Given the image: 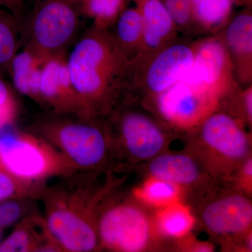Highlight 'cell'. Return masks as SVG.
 <instances>
[{"label":"cell","mask_w":252,"mask_h":252,"mask_svg":"<svg viewBox=\"0 0 252 252\" xmlns=\"http://www.w3.org/2000/svg\"><path fill=\"white\" fill-rule=\"evenodd\" d=\"M71 81L88 116L107 117L128 89L130 60L107 28L93 26L67 59Z\"/></svg>","instance_id":"6da1fadb"},{"label":"cell","mask_w":252,"mask_h":252,"mask_svg":"<svg viewBox=\"0 0 252 252\" xmlns=\"http://www.w3.org/2000/svg\"><path fill=\"white\" fill-rule=\"evenodd\" d=\"M245 124L220 107L193 132L191 152L214 180L230 181L251 156V137Z\"/></svg>","instance_id":"7a4b0ae2"},{"label":"cell","mask_w":252,"mask_h":252,"mask_svg":"<svg viewBox=\"0 0 252 252\" xmlns=\"http://www.w3.org/2000/svg\"><path fill=\"white\" fill-rule=\"evenodd\" d=\"M36 127L72 167L92 170L108 160L112 140L107 126L99 124L98 119L52 113Z\"/></svg>","instance_id":"3957f363"},{"label":"cell","mask_w":252,"mask_h":252,"mask_svg":"<svg viewBox=\"0 0 252 252\" xmlns=\"http://www.w3.org/2000/svg\"><path fill=\"white\" fill-rule=\"evenodd\" d=\"M79 16L69 0H42L25 23L21 44L41 61L66 55L75 42Z\"/></svg>","instance_id":"277c9868"},{"label":"cell","mask_w":252,"mask_h":252,"mask_svg":"<svg viewBox=\"0 0 252 252\" xmlns=\"http://www.w3.org/2000/svg\"><path fill=\"white\" fill-rule=\"evenodd\" d=\"M134 198L112 201L97 210L99 247L122 252H144L152 248L158 235L154 218Z\"/></svg>","instance_id":"5b68a950"},{"label":"cell","mask_w":252,"mask_h":252,"mask_svg":"<svg viewBox=\"0 0 252 252\" xmlns=\"http://www.w3.org/2000/svg\"><path fill=\"white\" fill-rule=\"evenodd\" d=\"M0 162L4 170L28 183L64 173L73 167L45 141L13 131L1 132Z\"/></svg>","instance_id":"8992f818"},{"label":"cell","mask_w":252,"mask_h":252,"mask_svg":"<svg viewBox=\"0 0 252 252\" xmlns=\"http://www.w3.org/2000/svg\"><path fill=\"white\" fill-rule=\"evenodd\" d=\"M118 142L131 162L144 163L165 152L171 142L166 124L149 114V109L121 107L118 103L109 114Z\"/></svg>","instance_id":"52a82bcc"},{"label":"cell","mask_w":252,"mask_h":252,"mask_svg":"<svg viewBox=\"0 0 252 252\" xmlns=\"http://www.w3.org/2000/svg\"><path fill=\"white\" fill-rule=\"evenodd\" d=\"M45 225L48 233L61 250L89 252L99 248L96 227L97 210H91L76 196L51 198Z\"/></svg>","instance_id":"ba28073f"},{"label":"cell","mask_w":252,"mask_h":252,"mask_svg":"<svg viewBox=\"0 0 252 252\" xmlns=\"http://www.w3.org/2000/svg\"><path fill=\"white\" fill-rule=\"evenodd\" d=\"M152 99L160 120L177 130L190 131L219 109L223 99L180 80Z\"/></svg>","instance_id":"9c48e42d"},{"label":"cell","mask_w":252,"mask_h":252,"mask_svg":"<svg viewBox=\"0 0 252 252\" xmlns=\"http://www.w3.org/2000/svg\"><path fill=\"white\" fill-rule=\"evenodd\" d=\"M193 64L181 80L224 98L238 84L221 34L205 38L193 43Z\"/></svg>","instance_id":"30bf717a"},{"label":"cell","mask_w":252,"mask_h":252,"mask_svg":"<svg viewBox=\"0 0 252 252\" xmlns=\"http://www.w3.org/2000/svg\"><path fill=\"white\" fill-rule=\"evenodd\" d=\"M193 44L174 41L152 56L130 78L128 89L140 86L147 95L154 98L180 81L193 64Z\"/></svg>","instance_id":"8fae6325"},{"label":"cell","mask_w":252,"mask_h":252,"mask_svg":"<svg viewBox=\"0 0 252 252\" xmlns=\"http://www.w3.org/2000/svg\"><path fill=\"white\" fill-rule=\"evenodd\" d=\"M200 210V221L212 234L223 237L239 236L251 230L252 203L248 195L233 191L210 195Z\"/></svg>","instance_id":"7c38bea8"},{"label":"cell","mask_w":252,"mask_h":252,"mask_svg":"<svg viewBox=\"0 0 252 252\" xmlns=\"http://www.w3.org/2000/svg\"><path fill=\"white\" fill-rule=\"evenodd\" d=\"M66 59V55L58 56L43 64L39 86L40 104L56 114L90 117L73 86Z\"/></svg>","instance_id":"4fadbf2b"},{"label":"cell","mask_w":252,"mask_h":252,"mask_svg":"<svg viewBox=\"0 0 252 252\" xmlns=\"http://www.w3.org/2000/svg\"><path fill=\"white\" fill-rule=\"evenodd\" d=\"M143 164L147 165V177L171 182L182 190H200L201 193L215 181L192 153L162 152Z\"/></svg>","instance_id":"5bb4252c"},{"label":"cell","mask_w":252,"mask_h":252,"mask_svg":"<svg viewBox=\"0 0 252 252\" xmlns=\"http://www.w3.org/2000/svg\"><path fill=\"white\" fill-rule=\"evenodd\" d=\"M137 7L143 21V36L140 53L130 63V76L175 41L178 31L161 0H137Z\"/></svg>","instance_id":"9a60e30c"},{"label":"cell","mask_w":252,"mask_h":252,"mask_svg":"<svg viewBox=\"0 0 252 252\" xmlns=\"http://www.w3.org/2000/svg\"><path fill=\"white\" fill-rule=\"evenodd\" d=\"M233 66L235 80L250 85L252 77V16L243 12L235 16L221 34Z\"/></svg>","instance_id":"2e32d148"},{"label":"cell","mask_w":252,"mask_h":252,"mask_svg":"<svg viewBox=\"0 0 252 252\" xmlns=\"http://www.w3.org/2000/svg\"><path fill=\"white\" fill-rule=\"evenodd\" d=\"M44 63L34 54L23 49L14 56L8 69L16 90L39 104L41 71Z\"/></svg>","instance_id":"e0dca14e"},{"label":"cell","mask_w":252,"mask_h":252,"mask_svg":"<svg viewBox=\"0 0 252 252\" xmlns=\"http://www.w3.org/2000/svg\"><path fill=\"white\" fill-rule=\"evenodd\" d=\"M154 220L158 234L170 239L185 238L195 223L191 209L181 201L158 209Z\"/></svg>","instance_id":"ac0fdd59"},{"label":"cell","mask_w":252,"mask_h":252,"mask_svg":"<svg viewBox=\"0 0 252 252\" xmlns=\"http://www.w3.org/2000/svg\"><path fill=\"white\" fill-rule=\"evenodd\" d=\"M112 32L115 41L130 63L140 53L143 36V21L138 7L126 9L119 15Z\"/></svg>","instance_id":"d6986e66"},{"label":"cell","mask_w":252,"mask_h":252,"mask_svg":"<svg viewBox=\"0 0 252 252\" xmlns=\"http://www.w3.org/2000/svg\"><path fill=\"white\" fill-rule=\"evenodd\" d=\"M183 190L171 182L148 177L134 191V197L142 205L160 209L180 201Z\"/></svg>","instance_id":"ffe728a7"},{"label":"cell","mask_w":252,"mask_h":252,"mask_svg":"<svg viewBox=\"0 0 252 252\" xmlns=\"http://www.w3.org/2000/svg\"><path fill=\"white\" fill-rule=\"evenodd\" d=\"M234 0H190L194 21L199 30L216 31L229 17Z\"/></svg>","instance_id":"44dd1931"},{"label":"cell","mask_w":252,"mask_h":252,"mask_svg":"<svg viewBox=\"0 0 252 252\" xmlns=\"http://www.w3.org/2000/svg\"><path fill=\"white\" fill-rule=\"evenodd\" d=\"M21 45V21L14 13L0 10V73L8 71Z\"/></svg>","instance_id":"7402d4cb"},{"label":"cell","mask_w":252,"mask_h":252,"mask_svg":"<svg viewBox=\"0 0 252 252\" xmlns=\"http://www.w3.org/2000/svg\"><path fill=\"white\" fill-rule=\"evenodd\" d=\"M124 2V0H84V9L94 20V26L109 29L122 12Z\"/></svg>","instance_id":"603a6c76"},{"label":"cell","mask_w":252,"mask_h":252,"mask_svg":"<svg viewBox=\"0 0 252 252\" xmlns=\"http://www.w3.org/2000/svg\"><path fill=\"white\" fill-rule=\"evenodd\" d=\"M15 230L6 240L0 243V252H30L41 250L42 243L30 225V220ZM40 251V250H39Z\"/></svg>","instance_id":"cb8c5ba5"},{"label":"cell","mask_w":252,"mask_h":252,"mask_svg":"<svg viewBox=\"0 0 252 252\" xmlns=\"http://www.w3.org/2000/svg\"><path fill=\"white\" fill-rule=\"evenodd\" d=\"M178 31L189 32L198 29L190 0H161Z\"/></svg>","instance_id":"d4e9b609"},{"label":"cell","mask_w":252,"mask_h":252,"mask_svg":"<svg viewBox=\"0 0 252 252\" xmlns=\"http://www.w3.org/2000/svg\"><path fill=\"white\" fill-rule=\"evenodd\" d=\"M30 183L16 178L6 170L0 169V203L29 193Z\"/></svg>","instance_id":"484cf974"},{"label":"cell","mask_w":252,"mask_h":252,"mask_svg":"<svg viewBox=\"0 0 252 252\" xmlns=\"http://www.w3.org/2000/svg\"><path fill=\"white\" fill-rule=\"evenodd\" d=\"M17 112V104L12 92L0 74V128L9 125Z\"/></svg>","instance_id":"4316f807"},{"label":"cell","mask_w":252,"mask_h":252,"mask_svg":"<svg viewBox=\"0 0 252 252\" xmlns=\"http://www.w3.org/2000/svg\"><path fill=\"white\" fill-rule=\"evenodd\" d=\"M252 158L248 157L238 167L230 181H234L237 190L245 195L252 193Z\"/></svg>","instance_id":"83f0119b"},{"label":"cell","mask_w":252,"mask_h":252,"mask_svg":"<svg viewBox=\"0 0 252 252\" xmlns=\"http://www.w3.org/2000/svg\"><path fill=\"white\" fill-rule=\"evenodd\" d=\"M22 214V208L14 201H3L0 204V227L5 228L14 224Z\"/></svg>","instance_id":"f1b7e54d"},{"label":"cell","mask_w":252,"mask_h":252,"mask_svg":"<svg viewBox=\"0 0 252 252\" xmlns=\"http://www.w3.org/2000/svg\"><path fill=\"white\" fill-rule=\"evenodd\" d=\"M25 0H0V5L9 8L14 13L17 12Z\"/></svg>","instance_id":"f546056e"},{"label":"cell","mask_w":252,"mask_h":252,"mask_svg":"<svg viewBox=\"0 0 252 252\" xmlns=\"http://www.w3.org/2000/svg\"><path fill=\"white\" fill-rule=\"evenodd\" d=\"M2 238H3V233H2V228L0 227V243L2 242Z\"/></svg>","instance_id":"4dcf8cb0"},{"label":"cell","mask_w":252,"mask_h":252,"mask_svg":"<svg viewBox=\"0 0 252 252\" xmlns=\"http://www.w3.org/2000/svg\"><path fill=\"white\" fill-rule=\"evenodd\" d=\"M0 135H1V132H0Z\"/></svg>","instance_id":"1f68e13d"}]
</instances>
